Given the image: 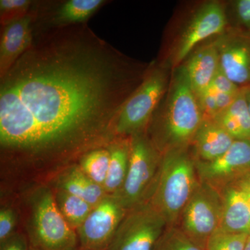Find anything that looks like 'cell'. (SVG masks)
<instances>
[{
  "instance_id": "cell-1",
  "label": "cell",
  "mask_w": 250,
  "mask_h": 250,
  "mask_svg": "<svg viewBox=\"0 0 250 250\" xmlns=\"http://www.w3.org/2000/svg\"><path fill=\"white\" fill-rule=\"evenodd\" d=\"M149 67L88 23L34 34L31 47L0 77L1 159L54 165L108 147L122 108Z\"/></svg>"
},
{
  "instance_id": "cell-2",
  "label": "cell",
  "mask_w": 250,
  "mask_h": 250,
  "mask_svg": "<svg viewBox=\"0 0 250 250\" xmlns=\"http://www.w3.org/2000/svg\"><path fill=\"white\" fill-rule=\"evenodd\" d=\"M165 108L160 119L151 126L150 135L147 134L162 154L188 149L203 115L184 65L174 72Z\"/></svg>"
},
{
  "instance_id": "cell-3",
  "label": "cell",
  "mask_w": 250,
  "mask_h": 250,
  "mask_svg": "<svg viewBox=\"0 0 250 250\" xmlns=\"http://www.w3.org/2000/svg\"><path fill=\"white\" fill-rule=\"evenodd\" d=\"M200 182L196 161L188 148L169 151L163 154L155 187L147 201L164 217L168 227L177 226Z\"/></svg>"
},
{
  "instance_id": "cell-4",
  "label": "cell",
  "mask_w": 250,
  "mask_h": 250,
  "mask_svg": "<svg viewBox=\"0 0 250 250\" xmlns=\"http://www.w3.org/2000/svg\"><path fill=\"white\" fill-rule=\"evenodd\" d=\"M163 154L146 132L130 137L129 169L115 196L126 210L147 201L157 180Z\"/></svg>"
},
{
  "instance_id": "cell-5",
  "label": "cell",
  "mask_w": 250,
  "mask_h": 250,
  "mask_svg": "<svg viewBox=\"0 0 250 250\" xmlns=\"http://www.w3.org/2000/svg\"><path fill=\"white\" fill-rule=\"evenodd\" d=\"M167 86L166 70L150 65L142 83L122 108L117 121L116 138H129L147 131Z\"/></svg>"
},
{
  "instance_id": "cell-6",
  "label": "cell",
  "mask_w": 250,
  "mask_h": 250,
  "mask_svg": "<svg viewBox=\"0 0 250 250\" xmlns=\"http://www.w3.org/2000/svg\"><path fill=\"white\" fill-rule=\"evenodd\" d=\"M30 238L37 250H75L78 236L59 210L49 189L40 190L33 201Z\"/></svg>"
},
{
  "instance_id": "cell-7",
  "label": "cell",
  "mask_w": 250,
  "mask_h": 250,
  "mask_svg": "<svg viewBox=\"0 0 250 250\" xmlns=\"http://www.w3.org/2000/svg\"><path fill=\"white\" fill-rule=\"evenodd\" d=\"M222 210L219 190L200 182L184 207L177 226L204 250L208 238L220 228Z\"/></svg>"
},
{
  "instance_id": "cell-8",
  "label": "cell",
  "mask_w": 250,
  "mask_h": 250,
  "mask_svg": "<svg viewBox=\"0 0 250 250\" xmlns=\"http://www.w3.org/2000/svg\"><path fill=\"white\" fill-rule=\"evenodd\" d=\"M167 227L150 202H143L127 210L107 250H154Z\"/></svg>"
},
{
  "instance_id": "cell-9",
  "label": "cell",
  "mask_w": 250,
  "mask_h": 250,
  "mask_svg": "<svg viewBox=\"0 0 250 250\" xmlns=\"http://www.w3.org/2000/svg\"><path fill=\"white\" fill-rule=\"evenodd\" d=\"M109 3L106 0L34 1V34L86 24L90 18Z\"/></svg>"
},
{
  "instance_id": "cell-10",
  "label": "cell",
  "mask_w": 250,
  "mask_h": 250,
  "mask_svg": "<svg viewBox=\"0 0 250 250\" xmlns=\"http://www.w3.org/2000/svg\"><path fill=\"white\" fill-rule=\"evenodd\" d=\"M127 210L118 197L106 195L77 229L82 248L85 250H107Z\"/></svg>"
},
{
  "instance_id": "cell-11",
  "label": "cell",
  "mask_w": 250,
  "mask_h": 250,
  "mask_svg": "<svg viewBox=\"0 0 250 250\" xmlns=\"http://www.w3.org/2000/svg\"><path fill=\"white\" fill-rule=\"evenodd\" d=\"M196 167L200 182L221 190L250 172V140H235L223 155L208 162L196 161Z\"/></svg>"
},
{
  "instance_id": "cell-12",
  "label": "cell",
  "mask_w": 250,
  "mask_h": 250,
  "mask_svg": "<svg viewBox=\"0 0 250 250\" xmlns=\"http://www.w3.org/2000/svg\"><path fill=\"white\" fill-rule=\"evenodd\" d=\"M227 18L221 4L210 1L197 10L179 38L173 54V65L177 67L199 43L211 36L225 32Z\"/></svg>"
},
{
  "instance_id": "cell-13",
  "label": "cell",
  "mask_w": 250,
  "mask_h": 250,
  "mask_svg": "<svg viewBox=\"0 0 250 250\" xmlns=\"http://www.w3.org/2000/svg\"><path fill=\"white\" fill-rule=\"evenodd\" d=\"M220 68L241 88L250 85V32H225L214 41Z\"/></svg>"
},
{
  "instance_id": "cell-14",
  "label": "cell",
  "mask_w": 250,
  "mask_h": 250,
  "mask_svg": "<svg viewBox=\"0 0 250 250\" xmlns=\"http://www.w3.org/2000/svg\"><path fill=\"white\" fill-rule=\"evenodd\" d=\"M32 9V8H31ZM34 41L32 11L25 17L1 27L0 35V77L4 76Z\"/></svg>"
},
{
  "instance_id": "cell-15",
  "label": "cell",
  "mask_w": 250,
  "mask_h": 250,
  "mask_svg": "<svg viewBox=\"0 0 250 250\" xmlns=\"http://www.w3.org/2000/svg\"><path fill=\"white\" fill-rule=\"evenodd\" d=\"M235 140L213 119L203 118L191 143L194 159L208 162L228 150Z\"/></svg>"
},
{
  "instance_id": "cell-16",
  "label": "cell",
  "mask_w": 250,
  "mask_h": 250,
  "mask_svg": "<svg viewBox=\"0 0 250 250\" xmlns=\"http://www.w3.org/2000/svg\"><path fill=\"white\" fill-rule=\"evenodd\" d=\"M184 66L197 98L209 88L220 69V57L214 42L197 49Z\"/></svg>"
},
{
  "instance_id": "cell-17",
  "label": "cell",
  "mask_w": 250,
  "mask_h": 250,
  "mask_svg": "<svg viewBox=\"0 0 250 250\" xmlns=\"http://www.w3.org/2000/svg\"><path fill=\"white\" fill-rule=\"evenodd\" d=\"M223 202L220 229L226 232L250 235V208L234 184L219 190Z\"/></svg>"
},
{
  "instance_id": "cell-18",
  "label": "cell",
  "mask_w": 250,
  "mask_h": 250,
  "mask_svg": "<svg viewBox=\"0 0 250 250\" xmlns=\"http://www.w3.org/2000/svg\"><path fill=\"white\" fill-rule=\"evenodd\" d=\"M110 162L104 189L114 195L123 187L129 169L130 137H117L108 146Z\"/></svg>"
},
{
  "instance_id": "cell-19",
  "label": "cell",
  "mask_w": 250,
  "mask_h": 250,
  "mask_svg": "<svg viewBox=\"0 0 250 250\" xmlns=\"http://www.w3.org/2000/svg\"><path fill=\"white\" fill-rule=\"evenodd\" d=\"M58 188L83 199L93 207L108 195L103 187L95 183L83 172L80 166H72L61 176Z\"/></svg>"
},
{
  "instance_id": "cell-20",
  "label": "cell",
  "mask_w": 250,
  "mask_h": 250,
  "mask_svg": "<svg viewBox=\"0 0 250 250\" xmlns=\"http://www.w3.org/2000/svg\"><path fill=\"white\" fill-rule=\"evenodd\" d=\"M234 140H250V113L245 88L232 104L213 118Z\"/></svg>"
},
{
  "instance_id": "cell-21",
  "label": "cell",
  "mask_w": 250,
  "mask_h": 250,
  "mask_svg": "<svg viewBox=\"0 0 250 250\" xmlns=\"http://www.w3.org/2000/svg\"><path fill=\"white\" fill-rule=\"evenodd\" d=\"M54 197L61 213L73 229L80 228L93 208L83 199L61 189Z\"/></svg>"
},
{
  "instance_id": "cell-22",
  "label": "cell",
  "mask_w": 250,
  "mask_h": 250,
  "mask_svg": "<svg viewBox=\"0 0 250 250\" xmlns=\"http://www.w3.org/2000/svg\"><path fill=\"white\" fill-rule=\"evenodd\" d=\"M110 162L108 147L93 149L80 159V167L95 183L104 187L107 176Z\"/></svg>"
},
{
  "instance_id": "cell-23",
  "label": "cell",
  "mask_w": 250,
  "mask_h": 250,
  "mask_svg": "<svg viewBox=\"0 0 250 250\" xmlns=\"http://www.w3.org/2000/svg\"><path fill=\"white\" fill-rule=\"evenodd\" d=\"M154 250H203L177 226L167 227Z\"/></svg>"
},
{
  "instance_id": "cell-24",
  "label": "cell",
  "mask_w": 250,
  "mask_h": 250,
  "mask_svg": "<svg viewBox=\"0 0 250 250\" xmlns=\"http://www.w3.org/2000/svg\"><path fill=\"white\" fill-rule=\"evenodd\" d=\"M249 235L226 232L218 229L208 238L204 250H244Z\"/></svg>"
},
{
  "instance_id": "cell-25",
  "label": "cell",
  "mask_w": 250,
  "mask_h": 250,
  "mask_svg": "<svg viewBox=\"0 0 250 250\" xmlns=\"http://www.w3.org/2000/svg\"><path fill=\"white\" fill-rule=\"evenodd\" d=\"M32 0H0L1 27L19 21L30 13Z\"/></svg>"
},
{
  "instance_id": "cell-26",
  "label": "cell",
  "mask_w": 250,
  "mask_h": 250,
  "mask_svg": "<svg viewBox=\"0 0 250 250\" xmlns=\"http://www.w3.org/2000/svg\"><path fill=\"white\" fill-rule=\"evenodd\" d=\"M16 224V215L9 208H3L0 210V243H4L14 234Z\"/></svg>"
},
{
  "instance_id": "cell-27",
  "label": "cell",
  "mask_w": 250,
  "mask_h": 250,
  "mask_svg": "<svg viewBox=\"0 0 250 250\" xmlns=\"http://www.w3.org/2000/svg\"><path fill=\"white\" fill-rule=\"evenodd\" d=\"M210 85L218 91L232 95V96H237L243 89V88H241L236 83L231 82L224 73L221 68L219 70L218 73L215 75L214 80Z\"/></svg>"
},
{
  "instance_id": "cell-28",
  "label": "cell",
  "mask_w": 250,
  "mask_h": 250,
  "mask_svg": "<svg viewBox=\"0 0 250 250\" xmlns=\"http://www.w3.org/2000/svg\"><path fill=\"white\" fill-rule=\"evenodd\" d=\"M233 5L237 19L250 31V0H238Z\"/></svg>"
},
{
  "instance_id": "cell-29",
  "label": "cell",
  "mask_w": 250,
  "mask_h": 250,
  "mask_svg": "<svg viewBox=\"0 0 250 250\" xmlns=\"http://www.w3.org/2000/svg\"><path fill=\"white\" fill-rule=\"evenodd\" d=\"M0 250H28L27 241L22 235L14 233L9 239L1 243Z\"/></svg>"
},
{
  "instance_id": "cell-30",
  "label": "cell",
  "mask_w": 250,
  "mask_h": 250,
  "mask_svg": "<svg viewBox=\"0 0 250 250\" xmlns=\"http://www.w3.org/2000/svg\"><path fill=\"white\" fill-rule=\"evenodd\" d=\"M233 184L241 190L250 208V172L238 179Z\"/></svg>"
},
{
  "instance_id": "cell-31",
  "label": "cell",
  "mask_w": 250,
  "mask_h": 250,
  "mask_svg": "<svg viewBox=\"0 0 250 250\" xmlns=\"http://www.w3.org/2000/svg\"><path fill=\"white\" fill-rule=\"evenodd\" d=\"M245 93H246L247 103H248V108H249L250 113V86L245 88Z\"/></svg>"
},
{
  "instance_id": "cell-32",
  "label": "cell",
  "mask_w": 250,
  "mask_h": 250,
  "mask_svg": "<svg viewBox=\"0 0 250 250\" xmlns=\"http://www.w3.org/2000/svg\"><path fill=\"white\" fill-rule=\"evenodd\" d=\"M244 250H250V235L247 239L246 246H245Z\"/></svg>"
},
{
  "instance_id": "cell-33",
  "label": "cell",
  "mask_w": 250,
  "mask_h": 250,
  "mask_svg": "<svg viewBox=\"0 0 250 250\" xmlns=\"http://www.w3.org/2000/svg\"><path fill=\"white\" fill-rule=\"evenodd\" d=\"M30 250H37L34 249V248H32V249H31Z\"/></svg>"
}]
</instances>
